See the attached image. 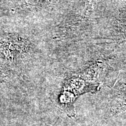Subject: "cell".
Instances as JSON below:
<instances>
[{"instance_id":"cell-1","label":"cell","mask_w":126,"mask_h":126,"mask_svg":"<svg viewBox=\"0 0 126 126\" xmlns=\"http://www.w3.org/2000/svg\"><path fill=\"white\" fill-rule=\"evenodd\" d=\"M114 92L111 104V113L113 114H117L126 111V85H119L116 88Z\"/></svg>"}]
</instances>
